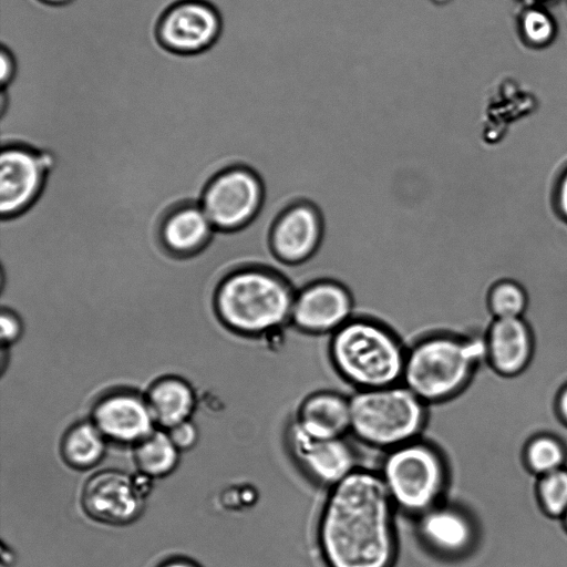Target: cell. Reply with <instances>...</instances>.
<instances>
[{"label": "cell", "instance_id": "cell-33", "mask_svg": "<svg viewBox=\"0 0 567 567\" xmlns=\"http://www.w3.org/2000/svg\"><path fill=\"white\" fill-rule=\"evenodd\" d=\"M434 3H439V4H442V3H445L447 2L449 0H432Z\"/></svg>", "mask_w": 567, "mask_h": 567}, {"label": "cell", "instance_id": "cell-24", "mask_svg": "<svg viewBox=\"0 0 567 567\" xmlns=\"http://www.w3.org/2000/svg\"><path fill=\"white\" fill-rule=\"evenodd\" d=\"M543 507L553 516L567 513V470L563 467L543 475L538 485Z\"/></svg>", "mask_w": 567, "mask_h": 567}, {"label": "cell", "instance_id": "cell-12", "mask_svg": "<svg viewBox=\"0 0 567 567\" xmlns=\"http://www.w3.org/2000/svg\"><path fill=\"white\" fill-rule=\"evenodd\" d=\"M415 519L419 542L435 557L456 560L471 549L473 526L460 508L441 502Z\"/></svg>", "mask_w": 567, "mask_h": 567}, {"label": "cell", "instance_id": "cell-16", "mask_svg": "<svg viewBox=\"0 0 567 567\" xmlns=\"http://www.w3.org/2000/svg\"><path fill=\"white\" fill-rule=\"evenodd\" d=\"M484 343L492 365L503 374H515L533 355V327L525 317L492 319L485 328Z\"/></svg>", "mask_w": 567, "mask_h": 567}, {"label": "cell", "instance_id": "cell-11", "mask_svg": "<svg viewBox=\"0 0 567 567\" xmlns=\"http://www.w3.org/2000/svg\"><path fill=\"white\" fill-rule=\"evenodd\" d=\"M41 154L21 145L0 147V215L16 216L39 197L45 181Z\"/></svg>", "mask_w": 567, "mask_h": 567}, {"label": "cell", "instance_id": "cell-23", "mask_svg": "<svg viewBox=\"0 0 567 567\" xmlns=\"http://www.w3.org/2000/svg\"><path fill=\"white\" fill-rule=\"evenodd\" d=\"M526 460L533 471L542 475L561 468L565 453L553 437L539 436L534 439L526 450Z\"/></svg>", "mask_w": 567, "mask_h": 567}, {"label": "cell", "instance_id": "cell-4", "mask_svg": "<svg viewBox=\"0 0 567 567\" xmlns=\"http://www.w3.org/2000/svg\"><path fill=\"white\" fill-rule=\"evenodd\" d=\"M296 291L278 274L249 267L229 274L217 288L215 305L236 332L262 336L290 322Z\"/></svg>", "mask_w": 567, "mask_h": 567}, {"label": "cell", "instance_id": "cell-9", "mask_svg": "<svg viewBox=\"0 0 567 567\" xmlns=\"http://www.w3.org/2000/svg\"><path fill=\"white\" fill-rule=\"evenodd\" d=\"M286 445L301 473L319 486L330 488L359 467L346 437L313 436L289 422Z\"/></svg>", "mask_w": 567, "mask_h": 567}, {"label": "cell", "instance_id": "cell-21", "mask_svg": "<svg viewBox=\"0 0 567 567\" xmlns=\"http://www.w3.org/2000/svg\"><path fill=\"white\" fill-rule=\"evenodd\" d=\"M105 449L104 435L93 423H81L66 434L62 451L68 463L86 468L96 464Z\"/></svg>", "mask_w": 567, "mask_h": 567}, {"label": "cell", "instance_id": "cell-32", "mask_svg": "<svg viewBox=\"0 0 567 567\" xmlns=\"http://www.w3.org/2000/svg\"><path fill=\"white\" fill-rule=\"evenodd\" d=\"M38 1L41 3H44L47 6L61 7V6L69 4L73 0H38Z\"/></svg>", "mask_w": 567, "mask_h": 567}, {"label": "cell", "instance_id": "cell-6", "mask_svg": "<svg viewBox=\"0 0 567 567\" xmlns=\"http://www.w3.org/2000/svg\"><path fill=\"white\" fill-rule=\"evenodd\" d=\"M378 472L398 512L416 517L442 502L447 466L439 449L421 437L384 452Z\"/></svg>", "mask_w": 567, "mask_h": 567}, {"label": "cell", "instance_id": "cell-25", "mask_svg": "<svg viewBox=\"0 0 567 567\" xmlns=\"http://www.w3.org/2000/svg\"><path fill=\"white\" fill-rule=\"evenodd\" d=\"M522 30L525 38L534 45H543L554 37L555 25L544 11L530 9L523 14Z\"/></svg>", "mask_w": 567, "mask_h": 567}, {"label": "cell", "instance_id": "cell-29", "mask_svg": "<svg viewBox=\"0 0 567 567\" xmlns=\"http://www.w3.org/2000/svg\"><path fill=\"white\" fill-rule=\"evenodd\" d=\"M0 60H1V75L0 82L1 87L7 89L16 78L18 71V64L14 53L6 44H1L0 48Z\"/></svg>", "mask_w": 567, "mask_h": 567}, {"label": "cell", "instance_id": "cell-28", "mask_svg": "<svg viewBox=\"0 0 567 567\" xmlns=\"http://www.w3.org/2000/svg\"><path fill=\"white\" fill-rule=\"evenodd\" d=\"M553 200L557 214L567 223V165L556 178Z\"/></svg>", "mask_w": 567, "mask_h": 567}, {"label": "cell", "instance_id": "cell-8", "mask_svg": "<svg viewBox=\"0 0 567 567\" xmlns=\"http://www.w3.org/2000/svg\"><path fill=\"white\" fill-rule=\"evenodd\" d=\"M223 21L217 8L206 0H177L155 23V39L162 49L177 55H195L218 40Z\"/></svg>", "mask_w": 567, "mask_h": 567}, {"label": "cell", "instance_id": "cell-2", "mask_svg": "<svg viewBox=\"0 0 567 567\" xmlns=\"http://www.w3.org/2000/svg\"><path fill=\"white\" fill-rule=\"evenodd\" d=\"M406 347L382 323L353 318L332 333L327 359L355 390L402 383Z\"/></svg>", "mask_w": 567, "mask_h": 567}, {"label": "cell", "instance_id": "cell-5", "mask_svg": "<svg viewBox=\"0 0 567 567\" xmlns=\"http://www.w3.org/2000/svg\"><path fill=\"white\" fill-rule=\"evenodd\" d=\"M350 398V434L362 444L386 452L419 439L427 404L403 383L355 390Z\"/></svg>", "mask_w": 567, "mask_h": 567}, {"label": "cell", "instance_id": "cell-15", "mask_svg": "<svg viewBox=\"0 0 567 567\" xmlns=\"http://www.w3.org/2000/svg\"><path fill=\"white\" fill-rule=\"evenodd\" d=\"M93 417L104 436L122 443L138 444L154 432L147 402L130 393L105 398L95 406Z\"/></svg>", "mask_w": 567, "mask_h": 567}, {"label": "cell", "instance_id": "cell-17", "mask_svg": "<svg viewBox=\"0 0 567 567\" xmlns=\"http://www.w3.org/2000/svg\"><path fill=\"white\" fill-rule=\"evenodd\" d=\"M290 423L313 436L346 437L350 434V398L332 390L312 392L298 404Z\"/></svg>", "mask_w": 567, "mask_h": 567}, {"label": "cell", "instance_id": "cell-34", "mask_svg": "<svg viewBox=\"0 0 567 567\" xmlns=\"http://www.w3.org/2000/svg\"><path fill=\"white\" fill-rule=\"evenodd\" d=\"M525 1H528V2H536V1H544V0H525Z\"/></svg>", "mask_w": 567, "mask_h": 567}, {"label": "cell", "instance_id": "cell-30", "mask_svg": "<svg viewBox=\"0 0 567 567\" xmlns=\"http://www.w3.org/2000/svg\"><path fill=\"white\" fill-rule=\"evenodd\" d=\"M159 567H198L196 564L186 560V559H172L164 564H162Z\"/></svg>", "mask_w": 567, "mask_h": 567}, {"label": "cell", "instance_id": "cell-7", "mask_svg": "<svg viewBox=\"0 0 567 567\" xmlns=\"http://www.w3.org/2000/svg\"><path fill=\"white\" fill-rule=\"evenodd\" d=\"M264 186L251 169L234 166L218 173L206 186L199 205L215 229L235 230L248 225L260 212Z\"/></svg>", "mask_w": 567, "mask_h": 567}, {"label": "cell", "instance_id": "cell-20", "mask_svg": "<svg viewBox=\"0 0 567 567\" xmlns=\"http://www.w3.org/2000/svg\"><path fill=\"white\" fill-rule=\"evenodd\" d=\"M529 302L527 288L523 282L511 277L496 279L486 292V308L492 319L525 317Z\"/></svg>", "mask_w": 567, "mask_h": 567}, {"label": "cell", "instance_id": "cell-19", "mask_svg": "<svg viewBox=\"0 0 567 567\" xmlns=\"http://www.w3.org/2000/svg\"><path fill=\"white\" fill-rule=\"evenodd\" d=\"M147 404L154 421L171 429L188 420L194 408V395L185 382L167 379L151 389Z\"/></svg>", "mask_w": 567, "mask_h": 567}, {"label": "cell", "instance_id": "cell-27", "mask_svg": "<svg viewBox=\"0 0 567 567\" xmlns=\"http://www.w3.org/2000/svg\"><path fill=\"white\" fill-rule=\"evenodd\" d=\"M168 435L178 450L192 447L197 440L196 427L188 420L171 427Z\"/></svg>", "mask_w": 567, "mask_h": 567}, {"label": "cell", "instance_id": "cell-1", "mask_svg": "<svg viewBox=\"0 0 567 567\" xmlns=\"http://www.w3.org/2000/svg\"><path fill=\"white\" fill-rule=\"evenodd\" d=\"M328 489L316 534L323 567H395L398 511L379 472L359 466Z\"/></svg>", "mask_w": 567, "mask_h": 567}, {"label": "cell", "instance_id": "cell-22", "mask_svg": "<svg viewBox=\"0 0 567 567\" xmlns=\"http://www.w3.org/2000/svg\"><path fill=\"white\" fill-rule=\"evenodd\" d=\"M135 458L144 474L163 476L176 466L178 449L172 442L168 433L154 431L137 444Z\"/></svg>", "mask_w": 567, "mask_h": 567}, {"label": "cell", "instance_id": "cell-31", "mask_svg": "<svg viewBox=\"0 0 567 567\" xmlns=\"http://www.w3.org/2000/svg\"><path fill=\"white\" fill-rule=\"evenodd\" d=\"M558 406L560 414L567 421V388L559 395Z\"/></svg>", "mask_w": 567, "mask_h": 567}, {"label": "cell", "instance_id": "cell-26", "mask_svg": "<svg viewBox=\"0 0 567 567\" xmlns=\"http://www.w3.org/2000/svg\"><path fill=\"white\" fill-rule=\"evenodd\" d=\"M23 322L18 313L8 308H0V340L2 347L18 342L23 334Z\"/></svg>", "mask_w": 567, "mask_h": 567}, {"label": "cell", "instance_id": "cell-13", "mask_svg": "<svg viewBox=\"0 0 567 567\" xmlns=\"http://www.w3.org/2000/svg\"><path fill=\"white\" fill-rule=\"evenodd\" d=\"M322 230L320 213L313 205L306 202L292 204L278 216L271 228V249L284 262H302L318 249Z\"/></svg>", "mask_w": 567, "mask_h": 567}, {"label": "cell", "instance_id": "cell-14", "mask_svg": "<svg viewBox=\"0 0 567 567\" xmlns=\"http://www.w3.org/2000/svg\"><path fill=\"white\" fill-rule=\"evenodd\" d=\"M83 504L93 518L116 525L132 522L142 511V497L135 483L116 471L93 476L84 488Z\"/></svg>", "mask_w": 567, "mask_h": 567}, {"label": "cell", "instance_id": "cell-10", "mask_svg": "<svg viewBox=\"0 0 567 567\" xmlns=\"http://www.w3.org/2000/svg\"><path fill=\"white\" fill-rule=\"evenodd\" d=\"M354 315L350 292L332 280H319L296 292L290 322L311 334H331Z\"/></svg>", "mask_w": 567, "mask_h": 567}, {"label": "cell", "instance_id": "cell-3", "mask_svg": "<svg viewBox=\"0 0 567 567\" xmlns=\"http://www.w3.org/2000/svg\"><path fill=\"white\" fill-rule=\"evenodd\" d=\"M482 355L484 334L425 336L406 348L402 383L427 405L444 402L463 390Z\"/></svg>", "mask_w": 567, "mask_h": 567}, {"label": "cell", "instance_id": "cell-18", "mask_svg": "<svg viewBox=\"0 0 567 567\" xmlns=\"http://www.w3.org/2000/svg\"><path fill=\"white\" fill-rule=\"evenodd\" d=\"M214 231V225L198 203H184L172 208L159 228L163 244L177 255L200 250Z\"/></svg>", "mask_w": 567, "mask_h": 567}, {"label": "cell", "instance_id": "cell-35", "mask_svg": "<svg viewBox=\"0 0 567 567\" xmlns=\"http://www.w3.org/2000/svg\"><path fill=\"white\" fill-rule=\"evenodd\" d=\"M565 517H566V524H567V513L565 514Z\"/></svg>", "mask_w": 567, "mask_h": 567}]
</instances>
